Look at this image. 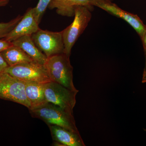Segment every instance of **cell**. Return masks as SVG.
Returning <instances> with one entry per match:
<instances>
[{
  "mask_svg": "<svg viewBox=\"0 0 146 146\" xmlns=\"http://www.w3.org/2000/svg\"><path fill=\"white\" fill-rule=\"evenodd\" d=\"M27 98L31 104L30 109L35 108L47 102L45 98V83L25 82Z\"/></svg>",
  "mask_w": 146,
  "mask_h": 146,
  "instance_id": "obj_13",
  "label": "cell"
},
{
  "mask_svg": "<svg viewBox=\"0 0 146 146\" xmlns=\"http://www.w3.org/2000/svg\"><path fill=\"white\" fill-rule=\"evenodd\" d=\"M53 141L65 146H84L79 132L56 125H48Z\"/></svg>",
  "mask_w": 146,
  "mask_h": 146,
  "instance_id": "obj_10",
  "label": "cell"
},
{
  "mask_svg": "<svg viewBox=\"0 0 146 146\" xmlns=\"http://www.w3.org/2000/svg\"><path fill=\"white\" fill-rule=\"evenodd\" d=\"M90 5L102 9L110 14L126 21L136 31L142 39L145 31L146 25H144L138 15L123 10L110 0H92Z\"/></svg>",
  "mask_w": 146,
  "mask_h": 146,
  "instance_id": "obj_8",
  "label": "cell"
},
{
  "mask_svg": "<svg viewBox=\"0 0 146 146\" xmlns=\"http://www.w3.org/2000/svg\"><path fill=\"white\" fill-rule=\"evenodd\" d=\"M10 0H0V7L6 6L8 4Z\"/></svg>",
  "mask_w": 146,
  "mask_h": 146,
  "instance_id": "obj_20",
  "label": "cell"
},
{
  "mask_svg": "<svg viewBox=\"0 0 146 146\" xmlns=\"http://www.w3.org/2000/svg\"><path fill=\"white\" fill-rule=\"evenodd\" d=\"M12 45V42H8L5 39H0V53Z\"/></svg>",
  "mask_w": 146,
  "mask_h": 146,
  "instance_id": "obj_18",
  "label": "cell"
},
{
  "mask_svg": "<svg viewBox=\"0 0 146 146\" xmlns=\"http://www.w3.org/2000/svg\"><path fill=\"white\" fill-rule=\"evenodd\" d=\"M35 45L47 58L64 53L62 32H52L39 29L31 35Z\"/></svg>",
  "mask_w": 146,
  "mask_h": 146,
  "instance_id": "obj_7",
  "label": "cell"
},
{
  "mask_svg": "<svg viewBox=\"0 0 146 146\" xmlns=\"http://www.w3.org/2000/svg\"><path fill=\"white\" fill-rule=\"evenodd\" d=\"M52 0H39L36 7L33 8V15L35 20L39 24L42 17Z\"/></svg>",
  "mask_w": 146,
  "mask_h": 146,
  "instance_id": "obj_16",
  "label": "cell"
},
{
  "mask_svg": "<svg viewBox=\"0 0 146 146\" xmlns=\"http://www.w3.org/2000/svg\"><path fill=\"white\" fill-rule=\"evenodd\" d=\"M8 66H13L33 61L20 47L13 44L0 53Z\"/></svg>",
  "mask_w": 146,
  "mask_h": 146,
  "instance_id": "obj_14",
  "label": "cell"
},
{
  "mask_svg": "<svg viewBox=\"0 0 146 146\" xmlns=\"http://www.w3.org/2000/svg\"><path fill=\"white\" fill-rule=\"evenodd\" d=\"M33 15V8H29L15 27L4 39L12 42L25 35H31L39 29Z\"/></svg>",
  "mask_w": 146,
  "mask_h": 146,
  "instance_id": "obj_9",
  "label": "cell"
},
{
  "mask_svg": "<svg viewBox=\"0 0 146 146\" xmlns=\"http://www.w3.org/2000/svg\"><path fill=\"white\" fill-rule=\"evenodd\" d=\"M44 66L51 81L59 84L74 92L78 91L73 82V68L70 56L64 53L47 58Z\"/></svg>",
  "mask_w": 146,
  "mask_h": 146,
  "instance_id": "obj_2",
  "label": "cell"
},
{
  "mask_svg": "<svg viewBox=\"0 0 146 146\" xmlns=\"http://www.w3.org/2000/svg\"><path fill=\"white\" fill-rule=\"evenodd\" d=\"M23 16L18 15L7 23H0V39H4L19 23Z\"/></svg>",
  "mask_w": 146,
  "mask_h": 146,
  "instance_id": "obj_15",
  "label": "cell"
},
{
  "mask_svg": "<svg viewBox=\"0 0 146 146\" xmlns=\"http://www.w3.org/2000/svg\"><path fill=\"white\" fill-rule=\"evenodd\" d=\"M91 9L86 6L76 7L72 23L61 31L64 42V53L70 56L73 46L87 27L91 19Z\"/></svg>",
  "mask_w": 146,
  "mask_h": 146,
  "instance_id": "obj_3",
  "label": "cell"
},
{
  "mask_svg": "<svg viewBox=\"0 0 146 146\" xmlns=\"http://www.w3.org/2000/svg\"><path fill=\"white\" fill-rule=\"evenodd\" d=\"M7 67H8V65L0 54V74L4 72Z\"/></svg>",
  "mask_w": 146,
  "mask_h": 146,
  "instance_id": "obj_19",
  "label": "cell"
},
{
  "mask_svg": "<svg viewBox=\"0 0 146 146\" xmlns=\"http://www.w3.org/2000/svg\"><path fill=\"white\" fill-rule=\"evenodd\" d=\"M44 92L47 102L73 114V109L76 104V95L78 93L52 81L45 83Z\"/></svg>",
  "mask_w": 146,
  "mask_h": 146,
  "instance_id": "obj_6",
  "label": "cell"
},
{
  "mask_svg": "<svg viewBox=\"0 0 146 146\" xmlns=\"http://www.w3.org/2000/svg\"><path fill=\"white\" fill-rule=\"evenodd\" d=\"M29 110L33 117L42 120L48 125L59 126L74 132H79L73 114L52 103L46 102Z\"/></svg>",
  "mask_w": 146,
  "mask_h": 146,
  "instance_id": "obj_1",
  "label": "cell"
},
{
  "mask_svg": "<svg viewBox=\"0 0 146 146\" xmlns=\"http://www.w3.org/2000/svg\"><path fill=\"white\" fill-rule=\"evenodd\" d=\"M144 130L145 131H146V129H144Z\"/></svg>",
  "mask_w": 146,
  "mask_h": 146,
  "instance_id": "obj_21",
  "label": "cell"
},
{
  "mask_svg": "<svg viewBox=\"0 0 146 146\" xmlns=\"http://www.w3.org/2000/svg\"><path fill=\"white\" fill-rule=\"evenodd\" d=\"M13 45L20 47L33 60L42 65H44L47 58L36 46L31 35H25L12 42Z\"/></svg>",
  "mask_w": 146,
  "mask_h": 146,
  "instance_id": "obj_12",
  "label": "cell"
},
{
  "mask_svg": "<svg viewBox=\"0 0 146 146\" xmlns=\"http://www.w3.org/2000/svg\"><path fill=\"white\" fill-rule=\"evenodd\" d=\"M141 39L143 42L145 56V68H144L143 72V78H142V83H146V26L145 33Z\"/></svg>",
  "mask_w": 146,
  "mask_h": 146,
  "instance_id": "obj_17",
  "label": "cell"
},
{
  "mask_svg": "<svg viewBox=\"0 0 146 146\" xmlns=\"http://www.w3.org/2000/svg\"><path fill=\"white\" fill-rule=\"evenodd\" d=\"M0 99L23 105L29 110L31 108L26 94L25 82L5 72L0 74Z\"/></svg>",
  "mask_w": 146,
  "mask_h": 146,
  "instance_id": "obj_5",
  "label": "cell"
},
{
  "mask_svg": "<svg viewBox=\"0 0 146 146\" xmlns=\"http://www.w3.org/2000/svg\"><path fill=\"white\" fill-rule=\"evenodd\" d=\"M24 82L46 83L51 81L44 65L33 60L13 66H8L4 72Z\"/></svg>",
  "mask_w": 146,
  "mask_h": 146,
  "instance_id": "obj_4",
  "label": "cell"
},
{
  "mask_svg": "<svg viewBox=\"0 0 146 146\" xmlns=\"http://www.w3.org/2000/svg\"><path fill=\"white\" fill-rule=\"evenodd\" d=\"M112 1L113 0H110ZM92 0H52L48 8L56 9V12L60 16L72 17L74 16L76 7L80 6H86L91 9L90 5Z\"/></svg>",
  "mask_w": 146,
  "mask_h": 146,
  "instance_id": "obj_11",
  "label": "cell"
}]
</instances>
